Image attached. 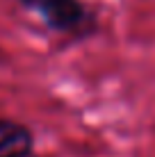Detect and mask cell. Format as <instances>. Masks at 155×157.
Returning <instances> with one entry per match:
<instances>
[{"label": "cell", "mask_w": 155, "mask_h": 157, "mask_svg": "<svg viewBox=\"0 0 155 157\" xmlns=\"http://www.w3.org/2000/svg\"><path fill=\"white\" fill-rule=\"evenodd\" d=\"M57 34L87 36L98 28V18L82 0H18Z\"/></svg>", "instance_id": "cell-1"}, {"label": "cell", "mask_w": 155, "mask_h": 157, "mask_svg": "<svg viewBox=\"0 0 155 157\" xmlns=\"http://www.w3.org/2000/svg\"><path fill=\"white\" fill-rule=\"evenodd\" d=\"M0 157H41L32 130L14 118H0Z\"/></svg>", "instance_id": "cell-2"}]
</instances>
